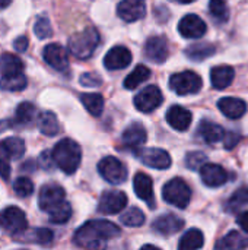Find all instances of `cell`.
I'll list each match as a JSON object with an SVG mask.
<instances>
[{"label":"cell","mask_w":248,"mask_h":250,"mask_svg":"<svg viewBox=\"0 0 248 250\" xmlns=\"http://www.w3.org/2000/svg\"><path fill=\"white\" fill-rule=\"evenodd\" d=\"M39 164L42 166V168H45V170H50L51 167H53V164H56L54 163V158H53V155L50 157V152H42L41 155H39Z\"/></svg>","instance_id":"bcb514c9"},{"label":"cell","mask_w":248,"mask_h":250,"mask_svg":"<svg viewBox=\"0 0 248 250\" xmlns=\"http://www.w3.org/2000/svg\"><path fill=\"white\" fill-rule=\"evenodd\" d=\"M248 204V188H240L228 201L227 209L229 212H237Z\"/></svg>","instance_id":"74e56055"},{"label":"cell","mask_w":248,"mask_h":250,"mask_svg":"<svg viewBox=\"0 0 248 250\" xmlns=\"http://www.w3.org/2000/svg\"><path fill=\"white\" fill-rule=\"evenodd\" d=\"M48 215H50V223H53V224H64L72 217V207H70L69 202L64 201L57 208L50 211Z\"/></svg>","instance_id":"8d00e7d4"},{"label":"cell","mask_w":248,"mask_h":250,"mask_svg":"<svg viewBox=\"0 0 248 250\" xmlns=\"http://www.w3.org/2000/svg\"><path fill=\"white\" fill-rule=\"evenodd\" d=\"M132 63V53L124 45L113 47L104 57V66L108 70H120Z\"/></svg>","instance_id":"2e32d148"},{"label":"cell","mask_w":248,"mask_h":250,"mask_svg":"<svg viewBox=\"0 0 248 250\" xmlns=\"http://www.w3.org/2000/svg\"><path fill=\"white\" fill-rule=\"evenodd\" d=\"M80 103L95 117L101 116V113L104 110V98L101 94H82Z\"/></svg>","instance_id":"836d02e7"},{"label":"cell","mask_w":248,"mask_h":250,"mask_svg":"<svg viewBox=\"0 0 248 250\" xmlns=\"http://www.w3.org/2000/svg\"><path fill=\"white\" fill-rule=\"evenodd\" d=\"M34 32L39 40L51 37L53 35V28H51V23H50L48 18H45V16L38 18V21L35 22V26H34Z\"/></svg>","instance_id":"60d3db41"},{"label":"cell","mask_w":248,"mask_h":250,"mask_svg":"<svg viewBox=\"0 0 248 250\" xmlns=\"http://www.w3.org/2000/svg\"><path fill=\"white\" fill-rule=\"evenodd\" d=\"M0 72L1 75L20 73L23 72V62L15 54L4 53L0 56Z\"/></svg>","instance_id":"1f68e13d"},{"label":"cell","mask_w":248,"mask_h":250,"mask_svg":"<svg viewBox=\"0 0 248 250\" xmlns=\"http://www.w3.org/2000/svg\"><path fill=\"white\" fill-rule=\"evenodd\" d=\"M170 88L178 95L197 94L202 89V78L193 70L180 72L170 78Z\"/></svg>","instance_id":"5b68a950"},{"label":"cell","mask_w":248,"mask_h":250,"mask_svg":"<svg viewBox=\"0 0 248 250\" xmlns=\"http://www.w3.org/2000/svg\"><path fill=\"white\" fill-rule=\"evenodd\" d=\"M200 177L208 188H221L228 182L227 170L219 164H205L200 168Z\"/></svg>","instance_id":"e0dca14e"},{"label":"cell","mask_w":248,"mask_h":250,"mask_svg":"<svg viewBox=\"0 0 248 250\" xmlns=\"http://www.w3.org/2000/svg\"><path fill=\"white\" fill-rule=\"evenodd\" d=\"M99 32L95 28H86L80 32H76L69 40V51L77 59H89L96 47L99 45Z\"/></svg>","instance_id":"3957f363"},{"label":"cell","mask_w":248,"mask_h":250,"mask_svg":"<svg viewBox=\"0 0 248 250\" xmlns=\"http://www.w3.org/2000/svg\"><path fill=\"white\" fill-rule=\"evenodd\" d=\"M151 78V70L145 64H137L130 75L124 79V88L126 89H136L140 83L148 81Z\"/></svg>","instance_id":"f1b7e54d"},{"label":"cell","mask_w":248,"mask_h":250,"mask_svg":"<svg viewBox=\"0 0 248 250\" xmlns=\"http://www.w3.org/2000/svg\"><path fill=\"white\" fill-rule=\"evenodd\" d=\"M42 57L48 66H51L53 69H56L58 72H63L69 67L67 51L60 44L53 42V44L45 45L44 51H42Z\"/></svg>","instance_id":"5bb4252c"},{"label":"cell","mask_w":248,"mask_h":250,"mask_svg":"<svg viewBox=\"0 0 248 250\" xmlns=\"http://www.w3.org/2000/svg\"><path fill=\"white\" fill-rule=\"evenodd\" d=\"M28 38L26 37H18L15 41H13V48L16 50V51H19V53H23V51H26V48H28Z\"/></svg>","instance_id":"7dc6e473"},{"label":"cell","mask_w":248,"mask_h":250,"mask_svg":"<svg viewBox=\"0 0 248 250\" xmlns=\"http://www.w3.org/2000/svg\"><path fill=\"white\" fill-rule=\"evenodd\" d=\"M206 23L205 21L197 16V15H186L180 23H178V31L180 34L184 37V38H190V40H197V38H202L205 34H206Z\"/></svg>","instance_id":"8fae6325"},{"label":"cell","mask_w":248,"mask_h":250,"mask_svg":"<svg viewBox=\"0 0 248 250\" xmlns=\"http://www.w3.org/2000/svg\"><path fill=\"white\" fill-rule=\"evenodd\" d=\"M168 53H170L168 41L162 35L151 37L145 44V54L153 63H158V64L164 63L168 59Z\"/></svg>","instance_id":"4fadbf2b"},{"label":"cell","mask_w":248,"mask_h":250,"mask_svg":"<svg viewBox=\"0 0 248 250\" xmlns=\"http://www.w3.org/2000/svg\"><path fill=\"white\" fill-rule=\"evenodd\" d=\"M186 164L190 170H194V171L200 170L206 164V155L203 152H199V151L189 152L187 158H186Z\"/></svg>","instance_id":"b9f144b4"},{"label":"cell","mask_w":248,"mask_h":250,"mask_svg":"<svg viewBox=\"0 0 248 250\" xmlns=\"http://www.w3.org/2000/svg\"><path fill=\"white\" fill-rule=\"evenodd\" d=\"M51 155L54 158L56 166L66 174H73L79 168L82 160L80 146L77 145V142L69 138L57 142Z\"/></svg>","instance_id":"7a4b0ae2"},{"label":"cell","mask_w":248,"mask_h":250,"mask_svg":"<svg viewBox=\"0 0 248 250\" xmlns=\"http://www.w3.org/2000/svg\"><path fill=\"white\" fill-rule=\"evenodd\" d=\"M64 201H66V192L61 186H58L56 183L44 185L39 190L38 204H39V208L45 212L53 211Z\"/></svg>","instance_id":"ba28073f"},{"label":"cell","mask_w":248,"mask_h":250,"mask_svg":"<svg viewBox=\"0 0 248 250\" xmlns=\"http://www.w3.org/2000/svg\"><path fill=\"white\" fill-rule=\"evenodd\" d=\"M117 15L124 22H136L146 15L145 0H121L117 6Z\"/></svg>","instance_id":"7c38bea8"},{"label":"cell","mask_w":248,"mask_h":250,"mask_svg":"<svg viewBox=\"0 0 248 250\" xmlns=\"http://www.w3.org/2000/svg\"><path fill=\"white\" fill-rule=\"evenodd\" d=\"M146 138H148V135H146V129L143 127V125L134 122L123 132L121 141H123L124 146L137 152L142 148V145L146 142Z\"/></svg>","instance_id":"ac0fdd59"},{"label":"cell","mask_w":248,"mask_h":250,"mask_svg":"<svg viewBox=\"0 0 248 250\" xmlns=\"http://www.w3.org/2000/svg\"><path fill=\"white\" fill-rule=\"evenodd\" d=\"M177 1H180V3H184V4H187V3H193L194 0H177Z\"/></svg>","instance_id":"816d5d0a"},{"label":"cell","mask_w":248,"mask_h":250,"mask_svg":"<svg viewBox=\"0 0 248 250\" xmlns=\"http://www.w3.org/2000/svg\"><path fill=\"white\" fill-rule=\"evenodd\" d=\"M162 198L167 204L184 209L191 198V190L189 185L183 179H172L170 180L162 189Z\"/></svg>","instance_id":"277c9868"},{"label":"cell","mask_w":248,"mask_h":250,"mask_svg":"<svg viewBox=\"0 0 248 250\" xmlns=\"http://www.w3.org/2000/svg\"><path fill=\"white\" fill-rule=\"evenodd\" d=\"M121 234L117 224L107 220H91L85 223L73 236L75 245L85 249H101L108 240Z\"/></svg>","instance_id":"6da1fadb"},{"label":"cell","mask_w":248,"mask_h":250,"mask_svg":"<svg viewBox=\"0 0 248 250\" xmlns=\"http://www.w3.org/2000/svg\"><path fill=\"white\" fill-rule=\"evenodd\" d=\"M237 223H238V226H240V227L248 234V211L247 212L240 214V215L237 217Z\"/></svg>","instance_id":"c3c4849f"},{"label":"cell","mask_w":248,"mask_h":250,"mask_svg":"<svg viewBox=\"0 0 248 250\" xmlns=\"http://www.w3.org/2000/svg\"><path fill=\"white\" fill-rule=\"evenodd\" d=\"M10 3H12V0H0V10L6 9Z\"/></svg>","instance_id":"f907efd6"},{"label":"cell","mask_w":248,"mask_h":250,"mask_svg":"<svg viewBox=\"0 0 248 250\" xmlns=\"http://www.w3.org/2000/svg\"><path fill=\"white\" fill-rule=\"evenodd\" d=\"M222 141H224L227 149H232L237 145V142L240 141V135L238 133H234V132H228V133H225V136H224Z\"/></svg>","instance_id":"f6af8a7d"},{"label":"cell","mask_w":248,"mask_h":250,"mask_svg":"<svg viewBox=\"0 0 248 250\" xmlns=\"http://www.w3.org/2000/svg\"><path fill=\"white\" fill-rule=\"evenodd\" d=\"M235 78V72L231 66H216L210 70V82L215 89L222 91L228 88Z\"/></svg>","instance_id":"484cf974"},{"label":"cell","mask_w":248,"mask_h":250,"mask_svg":"<svg viewBox=\"0 0 248 250\" xmlns=\"http://www.w3.org/2000/svg\"><path fill=\"white\" fill-rule=\"evenodd\" d=\"M205 243L203 239V233L197 229H191L189 230L180 240L178 243V249L180 250H194L200 249Z\"/></svg>","instance_id":"d6a6232c"},{"label":"cell","mask_w":248,"mask_h":250,"mask_svg":"<svg viewBox=\"0 0 248 250\" xmlns=\"http://www.w3.org/2000/svg\"><path fill=\"white\" fill-rule=\"evenodd\" d=\"M13 190L19 198H28L34 193V183L28 177H18L13 182Z\"/></svg>","instance_id":"ab89813d"},{"label":"cell","mask_w":248,"mask_h":250,"mask_svg":"<svg viewBox=\"0 0 248 250\" xmlns=\"http://www.w3.org/2000/svg\"><path fill=\"white\" fill-rule=\"evenodd\" d=\"M167 122L175 130L184 132L191 125V113L181 105H172L167 111Z\"/></svg>","instance_id":"603a6c76"},{"label":"cell","mask_w":248,"mask_h":250,"mask_svg":"<svg viewBox=\"0 0 248 250\" xmlns=\"http://www.w3.org/2000/svg\"><path fill=\"white\" fill-rule=\"evenodd\" d=\"M133 188L139 199L145 201L149 208L155 207V196H153V182L146 173H137L133 180Z\"/></svg>","instance_id":"d6986e66"},{"label":"cell","mask_w":248,"mask_h":250,"mask_svg":"<svg viewBox=\"0 0 248 250\" xmlns=\"http://www.w3.org/2000/svg\"><path fill=\"white\" fill-rule=\"evenodd\" d=\"M16 242L20 243H35V245H48L53 242L54 234L48 229H25L23 231L13 236Z\"/></svg>","instance_id":"ffe728a7"},{"label":"cell","mask_w":248,"mask_h":250,"mask_svg":"<svg viewBox=\"0 0 248 250\" xmlns=\"http://www.w3.org/2000/svg\"><path fill=\"white\" fill-rule=\"evenodd\" d=\"M218 107L222 111V114L228 119H241L247 111V104L241 98L234 97H225L218 101Z\"/></svg>","instance_id":"7402d4cb"},{"label":"cell","mask_w":248,"mask_h":250,"mask_svg":"<svg viewBox=\"0 0 248 250\" xmlns=\"http://www.w3.org/2000/svg\"><path fill=\"white\" fill-rule=\"evenodd\" d=\"M126 205H127V196L124 192L108 190L102 193L99 204H98V211L101 214L113 215V214H118L120 211H123Z\"/></svg>","instance_id":"30bf717a"},{"label":"cell","mask_w":248,"mask_h":250,"mask_svg":"<svg viewBox=\"0 0 248 250\" xmlns=\"http://www.w3.org/2000/svg\"><path fill=\"white\" fill-rule=\"evenodd\" d=\"M152 227L156 233L162 236H171L184 227V221L174 214H164L153 221Z\"/></svg>","instance_id":"44dd1931"},{"label":"cell","mask_w":248,"mask_h":250,"mask_svg":"<svg viewBox=\"0 0 248 250\" xmlns=\"http://www.w3.org/2000/svg\"><path fill=\"white\" fill-rule=\"evenodd\" d=\"M248 246V240L247 237H244L241 233L238 231H229L227 236H224L218 243H216V249H224V250H229V249H244Z\"/></svg>","instance_id":"83f0119b"},{"label":"cell","mask_w":248,"mask_h":250,"mask_svg":"<svg viewBox=\"0 0 248 250\" xmlns=\"http://www.w3.org/2000/svg\"><path fill=\"white\" fill-rule=\"evenodd\" d=\"M10 155L7 154V151L4 149L3 144L0 142V177L3 180H9L10 177V164H9Z\"/></svg>","instance_id":"7bdbcfd3"},{"label":"cell","mask_w":248,"mask_h":250,"mask_svg":"<svg viewBox=\"0 0 248 250\" xmlns=\"http://www.w3.org/2000/svg\"><path fill=\"white\" fill-rule=\"evenodd\" d=\"M209 12L215 21L224 23L229 19V7L227 0H210L209 1Z\"/></svg>","instance_id":"d590c367"},{"label":"cell","mask_w":248,"mask_h":250,"mask_svg":"<svg viewBox=\"0 0 248 250\" xmlns=\"http://www.w3.org/2000/svg\"><path fill=\"white\" fill-rule=\"evenodd\" d=\"M140 160L145 166L156 168V170H167L171 166V157L167 151L159 148H146L137 152Z\"/></svg>","instance_id":"9a60e30c"},{"label":"cell","mask_w":248,"mask_h":250,"mask_svg":"<svg viewBox=\"0 0 248 250\" xmlns=\"http://www.w3.org/2000/svg\"><path fill=\"white\" fill-rule=\"evenodd\" d=\"M98 173L111 185H121L127 179L126 166L115 157H105L98 163Z\"/></svg>","instance_id":"8992f818"},{"label":"cell","mask_w":248,"mask_h":250,"mask_svg":"<svg viewBox=\"0 0 248 250\" xmlns=\"http://www.w3.org/2000/svg\"><path fill=\"white\" fill-rule=\"evenodd\" d=\"M26 83H28V81H26V76L23 75V72L1 75V78H0V89L1 91H10V92L23 91L26 88Z\"/></svg>","instance_id":"4316f807"},{"label":"cell","mask_w":248,"mask_h":250,"mask_svg":"<svg viewBox=\"0 0 248 250\" xmlns=\"http://www.w3.org/2000/svg\"><path fill=\"white\" fill-rule=\"evenodd\" d=\"M35 117H37L35 105L25 101L16 107V111H15L13 119L10 120V125L12 127H28L35 122Z\"/></svg>","instance_id":"cb8c5ba5"},{"label":"cell","mask_w":248,"mask_h":250,"mask_svg":"<svg viewBox=\"0 0 248 250\" xmlns=\"http://www.w3.org/2000/svg\"><path fill=\"white\" fill-rule=\"evenodd\" d=\"M101 78L95 73H83L80 76V83L83 86H88V88H94V86H99L101 85Z\"/></svg>","instance_id":"ee69618b"},{"label":"cell","mask_w":248,"mask_h":250,"mask_svg":"<svg viewBox=\"0 0 248 250\" xmlns=\"http://www.w3.org/2000/svg\"><path fill=\"white\" fill-rule=\"evenodd\" d=\"M7 127H12V125L9 123V120H0V132L7 129Z\"/></svg>","instance_id":"681fc988"},{"label":"cell","mask_w":248,"mask_h":250,"mask_svg":"<svg viewBox=\"0 0 248 250\" xmlns=\"http://www.w3.org/2000/svg\"><path fill=\"white\" fill-rule=\"evenodd\" d=\"M1 144L4 146V149L7 151V154L10 155V158L19 160L20 157H23V154H25V142H23V139L12 136V138H7V139L1 141Z\"/></svg>","instance_id":"e575fe53"},{"label":"cell","mask_w":248,"mask_h":250,"mask_svg":"<svg viewBox=\"0 0 248 250\" xmlns=\"http://www.w3.org/2000/svg\"><path fill=\"white\" fill-rule=\"evenodd\" d=\"M121 223L127 227H140L145 223V214L139 208H130L121 215Z\"/></svg>","instance_id":"f35d334b"},{"label":"cell","mask_w":248,"mask_h":250,"mask_svg":"<svg viewBox=\"0 0 248 250\" xmlns=\"http://www.w3.org/2000/svg\"><path fill=\"white\" fill-rule=\"evenodd\" d=\"M38 127L41 130V133H44L45 136H56L60 132V125L58 120L56 117L54 113L51 111H45L39 116L38 119Z\"/></svg>","instance_id":"f546056e"},{"label":"cell","mask_w":248,"mask_h":250,"mask_svg":"<svg viewBox=\"0 0 248 250\" xmlns=\"http://www.w3.org/2000/svg\"><path fill=\"white\" fill-rule=\"evenodd\" d=\"M186 54L193 62H202L215 54V47L209 42H196L186 50Z\"/></svg>","instance_id":"4dcf8cb0"},{"label":"cell","mask_w":248,"mask_h":250,"mask_svg":"<svg viewBox=\"0 0 248 250\" xmlns=\"http://www.w3.org/2000/svg\"><path fill=\"white\" fill-rule=\"evenodd\" d=\"M0 227L4 233L12 236L28 229V221L25 212L18 207H7L0 212Z\"/></svg>","instance_id":"52a82bcc"},{"label":"cell","mask_w":248,"mask_h":250,"mask_svg":"<svg viewBox=\"0 0 248 250\" xmlns=\"http://www.w3.org/2000/svg\"><path fill=\"white\" fill-rule=\"evenodd\" d=\"M197 136L202 141H205L206 144L212 145V144H216L224 139L225 130H224V127H221L219 125H216L213 122L203 120L197 127Z\"/></svg>","instance_id":"d4e9b609"},{"label":"cell","mask_w":248,"mask_h":250,"mask_svg":"<svg viewBox=\"0 0 248 250\" xmlns=\"http://www.w3.org/2000/svg\"><path fill=\"white\" fill-rule=\"evenodd\" d=\"M164 101L162 92L158 86L149 85L145 86L136 97H134V105L142 113H152L156 110Z\"/></svg>","instance_id":"9c48e42d"}]
</instances>
